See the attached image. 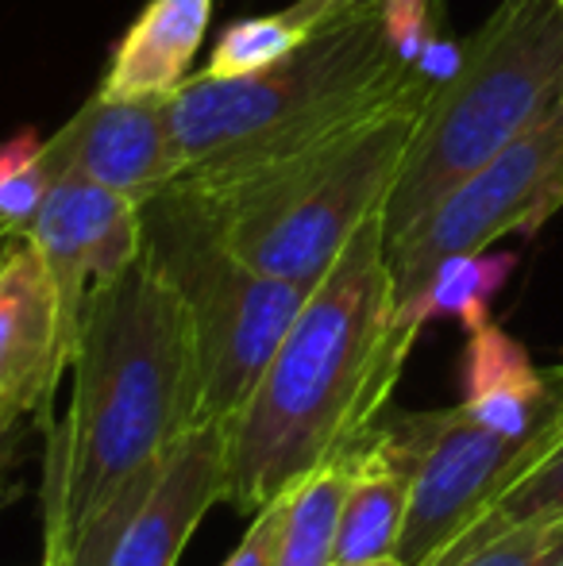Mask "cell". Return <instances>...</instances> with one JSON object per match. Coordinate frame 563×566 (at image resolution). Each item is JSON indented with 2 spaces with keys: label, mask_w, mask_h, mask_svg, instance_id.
I'll list each match as a JSON object with an SVG mask.
<instances>
[{
  "label": "cell",
  "mask_w": 563,
  "mask_h": 566,
  "mask_svg": "<svg viewBox=\"0 0 563 566\" xmlns=\"http://www.w3.org/2000/svg\"><path fill=\"white\" fill-rule=\"evenodd\" d=\"M205 424L194 321L155 262L90 290L70 401L46 424L43 566H70L90 528Z\"/></svg>",
  "instance_id": "1"
},
{
  "label": "cell",
  "mask_w": 563,
  "mask_h": 566,
  "mask_svg": "<svg viewBox=\"0 0 563 566\" xmlns=\"http://www.w3.org/2000/svg\"><path fill=\"white\" fill-rule=\"evenodd\" d=\"M421 324L398 308L383 212L363 220L301 301L243 409L228 420L225 501L256 516L383 420Z\"/></svg>",
  "instance_id": "2"
},
{
  "label": "cell",
  "mask_w": 563,
  "mask_h": 566,
  "mask_svg": "<svg viewBox=\"0 0 563 566\" xmlns=\"http://www.w3.org/2000/svg\"><path fill=\"white\" fill-rule=\"evenodd\" d=\"M386 0H352L282 62L243 77L189 74L170 97L186 186L263 170L406 93L425 70L394 51Z\"/></svg>",
  "instance_id": "3"
},
{
  "label": "cell",
  "mask_w": 563,
  "mask_h": 566,
  "mask_svg": "<svg viewBox=\"0 0 563 566\" xmlns=\"http://www.w3.org/2000/svg\"><path fill=\"white\" fill-rule=\"evenodd\" d=\"M436 77L263 170L189 186L240 259L282 282L316 285L355 228L383 212ZM186 186V181H181Z\"/></svg>",
  "instance_id": "4"
},
{
  "label": "cell",
  "mask_w": 563,
  "mask_h": 566,
  "mask_svg": "<svg viewBox=\"0 0 563 566\" xmlns=\"http://www.w3.org/2000/svg\"><path fill=\"white\" fill-rule=\"evenodd\" d=\"M563 4L502 0L459 43L451 74L428 97L383 205L386 239L421 220L451 186L502 155L560 108Z\"/></svg>",
  "instance_id": "5"
},
{
  "label": "cell",
  "mask_w": 563,
  "mask_h": 566,
  "mask_svg": "<svg viewBox=\"0 0 563 566\" xmlns=\"http://www.w3.org/2000/svg\"><path fill=\"white\" fill-rule=\"evenodd\" d=\"M143 254L181 297L201 363V417L228 424L313 285L282 282L225 243L201 193L174 181L143 201Z\"/></svg>",
  "instance_id": "6"
},
{
  "label": "cell",
  "mask_w": 563,
  "mask_h": 566,
  "mask_svg": "<svg viewBox=\"0 0 563 566\" xmlns=\"http://www.w3.org/2000/svg\"><path fill=\"white\" fill-rule=\"evenodd\" d=\"M563 209V105L533 132L451 186L421 220L386 239L398 308L456 254L490 251L505 235H533Z\"/></svg>",
  "instance_id": "7"
},
{
  "label": "cell",
  "mask_w": 563,
  "mask_h": 566,
  "mask_svg": "<svg viewBox=\"0 0 563 566\" xmlns=\"http://www.w3.org/2000/svg\"><path fill=\"white\" fill-rule=\"evenodd\" d=\"M228 493V428L197 424L82 539L70 566H178L197 524Z\"/></svg>",
  "instance_id": "8"
},
{
  "label": "cell",
  "mask_w": 563,
  "mask_h": 566,
  "mask_svg": "<svg viewBox=\"0 0 563 566\" xmlns=\"http://www.w3.org/2000/svg\"><path fill=\"white\" fill-rule=\"evenodd\" d=\"M46 178L77 174L105 189L150 201L186 174L170 97H105L93 93L51 139H43Z\"/></svg>",
  "instance_id": "9"
},
{
  "label": "cell",
  "mask_w": 563,
  "mask_h": 566,
  "mask_svg": "<svg viewBox=\"0 0 563 566\" xmlns=\"http://www.w3.org/2000/svg\"><path fill=\"white\" fill-rule=\"evenodd\" d=\"M74 332L35 243L20 235L0 262V436L46 428L54 389L70 374Z\"/></svg>",
  "instance_id": "10"
},
{
  "label": "cell",
  "mask_w": 563,
  "mask_h": 566,
  "mask_svg": "<svg viewBox=\"0 0 563 566\" xmlns=\"http://www.w3.org/2000/svg\"><path fill=\"white\" fill-rule=\"evenodd\" d=\"M62 313L77 339L90 290L113 282L143 254V205L77 174L51 181L35 220L28 224Z\"/></svg>",
  "instance_id": "11"
},
{
  "label": "cell",
  "mask_w": 563,
  "mask_h": 566,
  "mask_svg": "<svg viewBox=\"0 0 563 566\" xmlns=\"http://www.w3.org/2000/svg\"><path fill=\"white\" fill-rule=\"evenodd\" d=\"M552 405V370L529 358V350L505 328L487 321L467 332L463 347V401L459 409L475 424L521 440L529 436Z\"/></svg>",
  "instance_id": "12"
},
{
  "label": "cell",
  "mask_w": 563,
  "mask_h": 566,
  "mask_svg": "<svg viewBox=\"0 0 563 566\" xmlns=\"http://www.w3.org/2000/svg\"><path fill=\"white\" fill-rule=\"evenodd\" d=\"M212 0H150L121 39L97 93L174 97L209 35Z\"/></svg>",
  "instance_id": "13"
},
{
  "label": "cell",
  "mask_w": 563,
  "mask_h": 566,
  "mask_svg": "<svg viewBox=\"0 0 563 566\" xmlns=\"http://www.w3.org/2000/svg\"><path fill=\"white\" fill-rule=\"evenodd\" d=\"M409 485H414V462L406 443L398 440L390 420H378L359 443L344 521H340L336 559L363 563L398 555L409 513Z\"/></svg>",
  "instance_id": "14"
},
{
  "label": "cell",
  "mask_w": 563,
  "mask_h": 566,
  "mask_svg": "<svg viewBox=\"0 0 563 566\" xmlns=\"http://www.w3.org/2000/svg\"><path fill=\"white\" fill-rule=\"evenodd\" d=\"M359 443L332 454L329 462H321V467L309 470L305 478H298V482L290 485L274 566H332L336 563L340 521H344Z\"/></svg>",
  "instance_id": "15"
},
{
  "label": "cell",
  "mask_w": 563,
  "mask_h": 566,
  "mask_svg": "<svg viewBox=\"0 0 563 566\" xmlns=\"http://www.w3.org/2000/svg\"><path fill=\"white\" fill-rule=\"evenodd\" d=\"M513 274V254H456V259H444L432 270V277L421 285L414 301H409L402 313L409 321H417L425 328L428 321H459L467 332L482 328L490 321V305H494L498 290L505 285V277Z\"/></svg>",
  "instance_id": "16"
},
{
  "label": "cell",
  "mask_w": 563,
  "mask_h": 566,
  "mask_svg": "<svg viewBox=\"0 0 563 566\" xmlns=\"http://www.w3.org/2000/svg\"><path fill=\"white\" fill-rule=\"evenodd\" d=\"M544 516H563V448L552 451L536 470H529V474L521 478L518 485H510L498 501H490V505L482 509L428 566H451L463 559V555H471L475 547L502 536V532L518 528V524H529V521H544Z\"/></svg>",
  "instance_id": "17"
},
{
  "label": "cell",
  "mask_w": 563,
  "mask_h": 566,
  "mask_svg": "<svg viewBox=\"0 0 563 566\" xmlns=\"http://www.w3.org/2000/svg\"><path fill=\"white\" fill-rule=\"evenodd\" d=\"M309 39V31L290 15V8L274 15H251L225 28V35L212 46V59L201 74L209 77H243L282 62L290 51H298Z\"/></svg>",
  "instance_id": "18"
},
{
  "label": "cell",
  "mask_w": 563,
  "mask_h": 566,
  "mask_svg": "<svg viewBox=\"0 0 563 566\" xmlns=\"http://www.w3.org/2000/svg\"><path fill=\"white\" fill-rule=\"evenodd\" d=\"M46 189L51 178L43 170V139L23 132L4 143L0 147V220L28 235V224L35 220Z\"/></svg>",
  "instance_id": "19"
},
{
  "label": "cell",
  "mask_w": 563,
  "mask_h": 566,
  "mask_svg": "<svg viewBox=\"0 0 563 566\" xmlns=\"http://www.w3.org/2000/svg\"><path fill=\"white\" fill-rule=\"evenodd\" d=\"M563 559V516H544L502 532L451 566H556Z\"/></svg>",
  "instance_id": "20"
},
{
  "label": "cell",
  "mask_w": 563,
  "mask_h": 566,
  "mask_svg": "<svg viewBox=\"0 0 563 566\" xmlns=\"http://www.w3.org/2000/svg\"><path fill=\"white\" fill-rule=\"evenodd\" d=\"M285 501H290V490H282L256 516H248V528H243L240 544H236V552L228 555L225 566H274V552H279L285 521Z\"/></svg>",
  "instance_id": "21"
},
{
  "label": "cell",
  "mask_w": 563,
  "mask_h": 566,
  "mask_svg": "<svg viewBox=\"0 0 563 566\" xmlns=\"http://www.w3.org/2000/svg\"><path fill=\"white\" fill-rule=\"evenodd\" d=\"M23 440H28V428H15V432L0 436V509L12 497V470H15V459H20Z\"/></svg>",
  "instance_id": "22"
},
{
  "label": "cell",
  "mask_w": 563,
  "mask_h": 566,
  "mask_svg": "<svg viewBox=\"0 0 563 566\" xmlns=\"http://www.w3.org/2000/svg\"><path fill=\"white\" fill-rule=\"evenodd\" d=\"M347 4H352V0H293L290 15L305 31H313V28H321L324 20H332V15H336L340 8H347Z\"/></svg>",
  "instance_id": "23"
},
{
  "label": "cell",
  "mask_w": 563,
  "mask_h": 566,
  "mask_svg": "<svg viewBox=\"0 0 563 566\" xmlns=\"http://www.w3.org/2000/svg\"><path fill=\"white\" fill-rule=\"evenodd\" d=\"M20 235H23V231L8 228L4 220H0V262H4V254L12 251V243H15V239H20Z\"/></svg>",
  "instance_id": "24"
},
{
  "label": "cell",
  "mask_w": 563,
  "mask_h": 566,
  "mask_svg": "<svg viewBox=\"0 0 563 566\" xmlns=\"http://www.w3.org/2000/svg\"><path fill=\"white\" fill-rule=\"evenodd\" d=\"M332 566H406L398 559V555H386V559H363V563H344V559H336Z\"/></svg>",
  "instance_id": "25"
},
{
  "label": "cell",
  "mask_w": 563,
  "mask_h": 566,
  "mask_svg": "<svg viewBox=\"0 0 563 566\" xmlns=\"http://www.w3.org/2000/svg\"><path fill=\"white\" fill-rule=\"evenodd\" d=\"M560 105H563V93H560Z\"/></svg>",
  "instance_id": "26"
},
{
  "label": "cell",
  "mask_w": 563,
  "mask_h": 566,
  "mask_svg": "<svg viewBox=\"0 0 563 566\" xmlns=\"http://www.w3.org/2000/svg\"><path fill=\"white\" fill-rule=\"evenodd\" d=\"M556 566H563V559H560V563H556Z\"/></svg>",
  "instance_id": "27"
},
{
  "label": "cell",
  "mask_w": 563,
  "mask_h": 566,
  "mask_svg": "<svg viewBox=\"0 0 563 566\" xmlns=\"http://www.w3.org/2000/svg\"><path fill=\"white\" fill-rule=\"evenodd\" d=\"M560 4H563V0H560Z\"/></svg>",
  "instance_id": "28"
}]
</instances>
